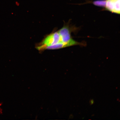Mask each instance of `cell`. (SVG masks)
Segmentation results:
<instances>
[{"mask_svg": "<svg viewBox=\"0 0 120 120\" xmlns=\"http://www.w3.org/2000/svg\"><path fill=\"white\" fill-rule=\"evenodd\" d=\"M90 104L91 105H92L94 104V100L91 99L90 100Z\"/></svg>", "mask_w": 120, "mask_h": 120, "instance_id": "obj_3", "label": "cell"}, {"mask_svg": "<svg viewBox=\"0 0 120 120\" xmlns=\"http://www.w3.org/2000/svg\"><path fill=\"white\" fill-rule=\"evenodd\" d=\"M80 45L81 43L72 38L69 27L64 25L58 31L52 32L46 36L41 42L37 45L36 49L41 52Z\"/></svg>", "mask_w": 120, "mask_h": 120, "instance_id": "obj_1", "label": "cell"}, {"mask_svg": "<svg viewBox=\"0 0 120 120\" xmlns=\"http://www.w3.org/2000/svg\"><path fill=\"white\" fill-rule=\"evenodd\" d=\"M2 113V110H1V108H0V115Z\"/></svg>", "mask_w": 120, "mask_h": 120, "instance_id": "obj_4", "label": "cell"}, {"mask_svg": "<svg viewBox=\"0 0 120 120\" xmlns=\"http://www.w3.org/2000/svg\"><path fill=\"white\" fill-rule=\"evenodd\" d=\"M105 7L112 13L120 14V0H106Z\"/></svg>", "mask_w": 120, "mask_h": 120, "instance_id": "obj_2", "label": "cell"}]
</instances>
